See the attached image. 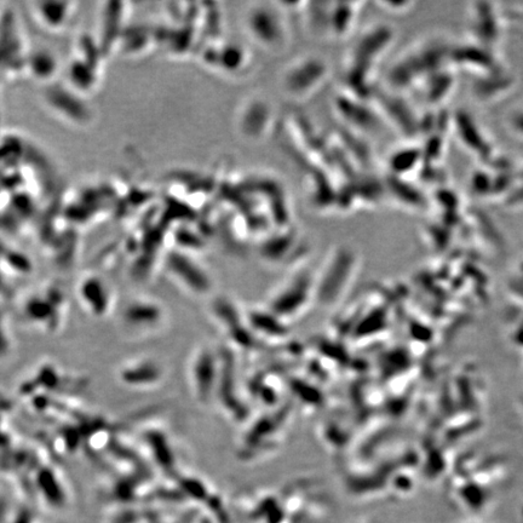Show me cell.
Instances as JSON below:
<instances>
[{
  "mask_svg": "<svg viewBox=\"0 0 523 523\" xmlns=\"http://www.w3.org/2000/svg\"><path fill=\"white\" fill-rule=\"evenodd\" d=\"M274 123V112L269 102L260 97L246 100L238 113V130L241 137L251 142L266 139Z\"/></svg>",
  "mask_w": 523,
  "mask_h": 523,
  "instance_id": "4",
  "label": "cell"
},
{
  "mask_svg": "<svg viewBox=\"0 0 523 523\" xmlns=\"http://www.w3.org/2000/svg\"><path fill=\"white\" fill-rule=\"evenodd\" d=\"M394 32L392 28L384 25H377L369 28L358 43L355 44L353 53L350 54V65L352 71L348 73V78H356L355 83L364 82L366 74H369L376 62L382 57L392 45Z\"/></svg>",
  "mask_w": 523,
  "mask_h": 523,
  "instance_id": "3",
  "label": "cell"
},
{
  "mask_svg": "<svg viewBox=\"0 0 523 523\" xmlns=\"http://www.w3.org/2000/svg\"><path fill=\"white\" fill-rule=\"evenodd\" d=\"M329 76V65L321 57L314 55L298 57L281 73V89L291 100H307L323 88Z\"/></svg>",
  "mask_w": 523,
  "mask_h": 523,
  "instance_id": "1",
  "label": "cell"
},
{
  "mask_svg": "<svg viewBox=\"0 0 523 523\" xmlns=\"http://www.w3.org/2000/svg\"><path fill=\"white\" fill-rule=\"evenodd\" d=\"M355 4H336V8L331 10L329 24L331 32L335 36H346L352 30L355 19Z\"/></svg>",
  "mask_w": 523,
  "mask_h": 523,
  "instance_id": "5",
  "label": "cell"
},
{
  "mask_svg": "<svg viewBox=\"0 0 523 523\" xmlns=\"http://www.w3.org/2000/svg\"><path fill=\"white\" fill-rule=\"evenodd\" d=\"M411 5H413V4L412 3H405V2H399V3L383 2V3H379V7L383 8V9L392 10L393 13H395V11H396L395 9L396 8H398V13H400V11H407L406 9L410 8Z\"/></svg>",
  "mask_w": 523,
  "mask_h": 523,
  "instance_id": "6",
  "label": "cell"
},
{
  "mask_svg": "<svg viewBox=\"0 0 523 523\" xmlns=\"http://www.w3.org/2000/svg\"><path fill=\"white\" fill-rule=\"evenodd\" d=\"M244 26L247 36L264 50L280 51L289 43L290 33L281 10L272 5L251 7L246 11Z\"/></svg>",
  "mask_w": 523,
  "mask_h": 523,
  "instance_id": "2",
  "label": "cell"
}]
</instances>
